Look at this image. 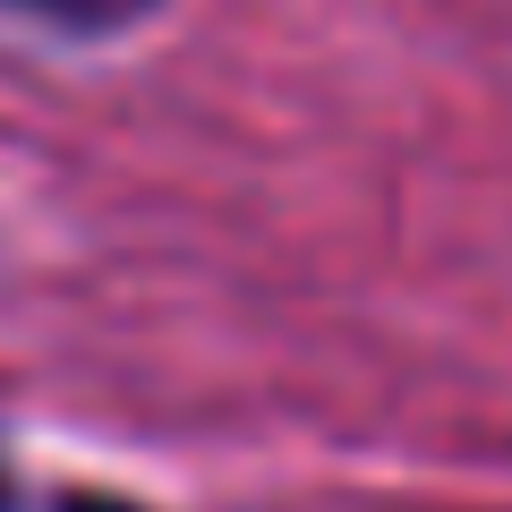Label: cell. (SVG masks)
<instances>
[{"label":"cell","instance_id":"cell-3","mask_svg":"<svg viewBox=\"0 0 512 512\" xmlns=\"http://www.w3.org/2000/svg\"><path fill=\"white\" fill-rule=\"evenodd\" d=\"M0 512H26V495H18V470H9V453H0Z\"/></svg>","mask_w":512,"mask_h":512},{"label":"cell","instance_id":"cell-1","mask_svg":"<svg viewBox=\"0 0 512 512\" xmlns=\"http://www.w3.org/2000/svg\"><path fill=\"white\" fill-rule=\"evenodd\" d=\"M9 18H26V26H52V35H69V43H111V35H128V26H146L163 0H0Z\"/></svg>","mask_w":512,"mask_h":512},{"label":"cell","instance_id":"cell-2","mask_svg":"<svg viewBox=\"0 0 512 512\" xmlns=\"http://www.w3.org/2000/svg\"><path fill=\"white\" fill-rule=\"evenodd\" d=\"M52 512H146V504H128V495H60Z\"/></svg>","mask_w":512,"mask_h":512}]
</instances>
